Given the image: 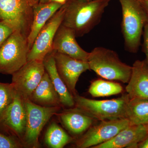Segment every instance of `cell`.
Masks as SVG:
<instances>
[{"label":"cell","mask_w":148,"mask_h":148,"mask_svg":"<svg viewBox=\"0 0 148 148\" xmlns=\"http://www.w3.org/2000/svg\"><path fill=\"white\" fill-rule=\"evenodd\" d=\"M49 0H39L40 3H46L48 2Z\"/></svg>","instance_id":"cell-30"},{"label":"cell","mask_w":148,"mask_h":148,"mask_svg":"<svg viewBox=\"0 0 148 148\" xmlns=\"http://www.w3.org/2000/svg\"><path fill=\"white\" fill-rule=\"evenodd\" d=\"M62 5L57 3L49 2L39 3L35 7L33 22L27 38L29 50L40 30Z\"/></svg>","instance_id":"cell-17"},{"label":"cell","mask_w":148,"mask_h":148,"mask_svg":"<svg viewBox=\"0 0 148 148\" xmlns=\"http://www.w3.org/2000/svg\"><path fill=\"white\" fill-rule=\"evenodd\" d=\"M73 138L57 123H52L47 130L45 143L51 148H63L73 141Z\"/></svg>","instance_id":"cell-21"},{"label":"cell","mask_w":148,"mask_h":148,"mask_svg":"<svg viewBox=\"0 0 148 148\" xmlns=\"http://www.w3.org/2000/svg\"><path fill=\"white\" fill-rule=\"evenodd\" d=\"M72 29L61 24L54 38L52 51L81 61H88L89 52L81 47Z\"/></svg>","instance_id":"cell-13"},{"label":"cell","mask_w":148,"mask_h":148,"mask_svg":"<svg viewBox=\"0 0 148 148\" xmlns=\"http://www.w3.org/2000/svg\"><path fill=\"white\" fill-rule=\"evenodd\" d=\"M143 51L146 55L145 60L148 66V21L144 26L143 32Z\"/></svg>","instance_id":"cell-26"},{"label":"cell","mask_w":148,"mask_h":148,"mask_svg":"<svg viewBox=\"0 0 148 148\" xmlns=\"http://www.w3.org/2000/svg\"><path fill=\"white\" fill-rule=\"evenodd\" d=\"M63 125L72 134L79 135L86 132L92 125L93 118L75 108L59 115Z\"/></svg>","instance_id":"cell-19"},{"label":"cell","mask_w":148,"mask_h":148,"mask_svg":"<svg viewBox=\"0 0 148 148\" xmlns=\"http://www.w3.org/2000/svg\"><path fill=\"white\" fill-rule=\"evenodd\" d=\"M56 66L59 75L73 96L77 94L76 86L81 74L90 70L88 61H81L53 51Z\"/></svg>","instance_id":"cell-12"},{"label":"cell","mask_w":148,"mask_h":148,"mask_svg":"<svg viewBox=\"0 0 148 148\" xmlns=\"http://www.w3.org/2000/svg\"><path fill=\"white\" fill-rule=\"evenodd\" d=\"M127 119L131 125H145L148 123V100L132 98L127 104Z\"/></svg>","instance_id":"cell-20"},{"label":"cell","mask_w":148,"mask_h":148,"mask_svg":"<svg viewBox=\"0 0 148 148\" xmlns=\"http://www.w3.org/2000/svg\"><path fill=\"white\" fill-rule=\"evenodd\" d=\"M112 0H68L62 24L72 29L76 37L89 33L100 23Z\"/></svg>","instance_id":"cell-1"},{"label":"cell","mask_w":148,"mask_h":148,"mask_svg":"<svg viewBox=\"0 0 148 148\" xmlns=\"http://www.w3.org/2000/svg\"><path fill=\"white\" fill-rule=\"evenodd\" d=\"M27 38L15 31L0 48V73L12 75L28 61Z\"/></svg>","instance_id":"cell-6"},{"label":"cell","mask_w":148,"mask_h":148,"mask_svg":"<svg viewBox=\"0 0 148 148\" xmlns=\"http://www.w3.org/2000/svg\"><path fill=\"white\" fill-rule=\"evenodd\" d=\"M16 94L12 83L0 82V123L4 112L13 101Z\"/></svg>","instance_id":"cell-23"},{"label":"cell","mask_w":148,"mask_h":148,"mask_svg":"<svg viewBox=\"0 0 148 148\" xmlns=\"http://www.w3.org/2000/svg\"><path fill=\"white\" fill-rule=\"evenodd\" d=\"M45 72L42 61H28L12 75V84L18 95L25 100H29Z\"/></svg>","instance_id":"cell-10"},{"label":"cell","mask_w":148,"mask_h":148,"mask_svg":"<svg viewBox=\"0 0 148 148\" xmlns=\"http://www.w3.org/2000/svg\"><path fill=\"white\" fill-rule=\"evenodd\" d=\"M65 12L64 5L47 21L36 38L28 54V61H43L46 56L52 51L54 37L62 24Z\"/></svg>","instance_id":"cell-8"},{"label":"cell","mask_w":148,"mask_h":148,"mask_svg":"<svg viewBox=\"0 0 148 148\" xmlns=\"http://www.w3.org/2000/svg\"><path fill=\"white\" fill-rule=\"evenodd\" d=\"M138 148H148V132L145 138L138 144Z\"/></svg>","instance_id":"cell-27"},{"label":"cell","mask_w":148,"mask_h":148,"mask_svg":"<svg viewBox=\"0 0 148 148\" xmlns=\"http://www.w3.org/2000/svg\"><path fill=\"white\" fill-rule=\"evenodd\" d=\"M123 90L122 86L118 83L98 79L91 82L88 91L93 97H103L119 94Z\"/></svg>","instance_id":"cell-22"},{"label":"cell","mask_w":148,"mask_h":148,"mask_svg":"<svg viewBox=\"0 0 148 148\" xmlns=\"http://www.w3.org/2000/svg\"><path fill=\"white\" fill-rule=\"evenodd\" d=\"M24 147L22 141L17 137L0 132V148H21Z\"/></svg>","instance_id":"cell-24"},{"label":"cell","mask_w":148,"mask_h":148,"mask_svg":"<svg viewBox=\"0 0 148 148\" xmlns=\"http://www.w3.org/2000/svg\"><path fill=\"white\" fill-rule=\"evenodd\" d=\"M39 0H0V21L27 38Z\"/></svg>","instance_id":"cell-5"},{"label":"cell","mask_w":148,"mask_h":148,"mask_svg":"<svg viewBox=\"0 0 148 148\" xmlns=\"http://www.w3.org/2000/svg\"><path fill=\"white\" fill-rule=\"evenodd\" d=\"M141 5L143 6V8L145 10L146 13L147 14L148 16V0L145 1H139Z\"/></svg>","instance_id":"cell-28"},{"label":"cell","mask_w":148,"mask_h":148,"mask_svg":"<svg viewBox=\"0 0 148 148\" xmlns=\"http://www.w3.org/2000/svg\"><path fill=\"white\" fill-rule=\"evenodd\" d=\"M131 125L127 119L102 121L91 126L76 142L77 148H92L109 141L122 130Z\"/></svg>","instance_id":"cell-9"},{"label":"cell","mask_w":148,"mask_h":148,"mask_svg":"<svg viewBox=\"0 0 148 148\" xmlns=\"http://www.w3.org/2000/svg\"><path fill=\"white\" fill-rule=\"evenodd\" d=\"M132 67L131 76L125 87L130 98L148 100V66L145 59L138 60Z\"/></svg>","instance_id":"cell-15"},{"label":"cell","mask_w":148,"mask_h":148,"mask_svg":"<svg viewBox=\"0 0 148 148\" xmlns=\"http://www.w3.org/2000/svg\"><path fill=\"white\" fill-rule=\"evenodd\" d=\"M68 0H49V2H54L60 4L62 5H64L66 3Z\"/></svg>","instance_id":"cell-29"},{"label":"cell","mask_w":148,"mask_h":148,"mask_svg":"<svg viewBox=\"0 0 148 148\" xmlns=\"http://www.w3.org/2000/svg\"><path fill=\"white\" fill-rule=\"evenodd\" d=\"M139 1H145V0H138Z\"/></svg>","instance_id":"cell-32"},{"label":"cell","mask_w":148,"mask_h":148,"mask_svg":"<svg viewBox=\"0 0 148 148\" xmlns=\"http://www.w3.org/2000/svg\"><path fill=\"white\" fill-rule=\"evenodd\" d=\"M88 62L90 70L101 77L123 83L129 82L132 67L123 62L113 50L101 47H95L89 52Z\"/></svg>","instance_id":"cell-3"},{"label":"cell","mask_w":148,"mask_h":148,"mask_svg":"<svg viewBox=\"0 0 148 148\" xmlns=\"http://www.w3.org/2000/svg\"><path fill=\"white\" fill-rule=\"evenodd\" d=\"M26 121L25 100L16 92L13 101L3 114L0 127L22 141L25 133Z\"/></svg>","instance_id":"cell-11"},{"label":"cell","mask_w":148,"mask_h":148,"mask_svg":"<svg viewBox=\"0 0 148 148\" xmlns=\"http://www.w3.org/2000/svg\"><path fill=\"white\" fill-rule=\"evenodd\" d=\"M29 100L37 105L44 107H62L58 93L46 72Z\"/></svg>","instance_id":"cell-18"},{"label":"cell","mask_w":148,"mask_h":148,"mask_svg":"<svg viewBox=\"0 0 148 148\" xmlns=\"http://www.w3.org/2000/svg\"><path fill=\"white\" fill-rule=\"evenodd\" d=\"M14 32L13 29L9 25L0 21V48Z\"/></svg>","instance_id":"cell-25"},{"label":"cell","mask_w":148,"mask_h":148,"mask_svg":"<svg viewBox=\"0 0 148 148\" xmlns=\"http://www.w3.org/2000/svg\"><path fill=\"white\" fill-rule=\"evenodd\" d=\"M147 134L145 125L131 124L111 140L92 148H137Z\"/></svg>","instance_id":"cell-14"},{"label":"cell","mask_w":148,"mask_h":148,"mask_svg":"<svg viewBox=\"0 0 148 148\" xmlns=\"http://www.w3.org/2000/svg\"><path fill=\"white\" fill-rule=\"evenodd\" d=\"M43 62L46 72L48 74L58 93L62 106L71 108L74 107L75 103L73 96L58 74L56 66L53 51L46 56Z\"/></svg>","instance_id":"cell-16"},{"label":"cell","mask_w":148,"mask_h":148,"mask_svg":"<svg viewBox=\"0 0 148 148\" xmlns=\"http://www.w3.org/2000/svg\"><path fill=\"white\" fill-rule=\"evenodd\" d=\"M25 106L27 121L22 143L27 147L39 148V138L42 130L49 119L60 110L61 107L40 106L30 100H25Z\"/></svg>","instance_id":"cell-7"},{"label":"cell","mask_w":148,"mask_h":148,"mask_svg":"<svg viewBox=\"0 0 148 148\" xmlns=\"http://www.w3.org/2000/svg\"><path fill=\"white\" fill-rule=\"evenodd\" d=\"M75 107L94 119L102 121L127 119L128 94L107 100H95L85 98L78 93L73 96Z\"/></svg>","instance_id":"cell-4"},{"label":"cell","mask_w":148,"mask_h":148,"mask_svg":"<svg viewBox=\"0 0 148 148\" xmlns=\"http://www.w3.org/2000/svg\"><path fill=\"white\" fill-rule=\"evenodd\" d=\"M146 127H147V130L148 132V123L147 124L145 125Z\"/></svg>","instance_id":"cell-31"},{"label":"cell","mask_w":148,"mask_h":148,"mask_svg":"<svg viewBox=\"0 0 148 148\" xmlns=\"http://www.w3.org/2000/svg\"><path fill=\"white\" fill-rule=\"evenodd\" d=\"M122 9L121 32L125 50L136 53L148 16L138 0H119Z\"/></svg>","instance_id":"cell-2"}]
</instances>
